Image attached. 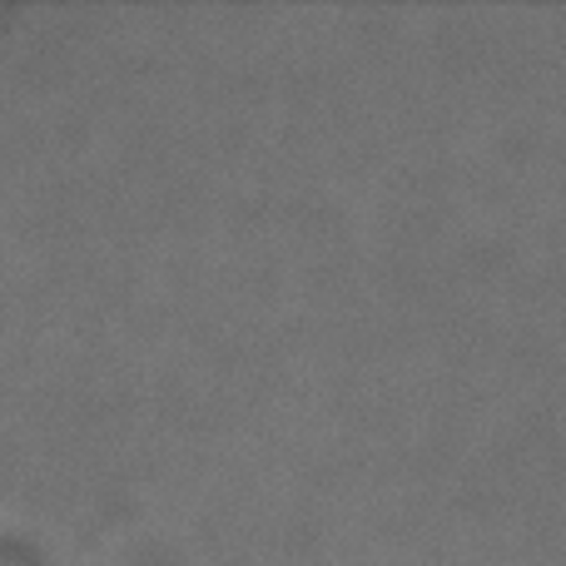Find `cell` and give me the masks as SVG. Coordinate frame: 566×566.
<instances>
[]
</instances>
